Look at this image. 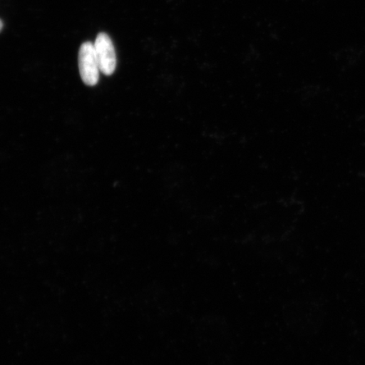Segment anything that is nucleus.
Here are the masks:
<instances>
[{
    "instance_id": "2",
    "label": "nucleus",
    "mask_w": 365,
    "mask_h": 365,
    "mask_svg": "<svg viewBox=\"0 0 365 365\" xmlns=\"http://www.w3.org/2000/svg\"><path fill=\"white\" fill-rule=\"evenodd\" d=\"M94 48L100 71L104 75L111 76L117 66L115 49L111 38L106 34H99L95 41Z\"/></svg>"
},
{
    "instance_id": "1",
    "label": "nucleus",
    "mask_w": 365,
    "mask_h": 365,
    "mask_svg": "<svg viewBox=\"0 0 365 365\" xmlns=\"http://www.w3.org/2000/svg\"><path fill=\"white\" fill-rule=\"evenodd\" d=\"M79 70L81 79L86 85L93 86L98 84L101 71L93 43L86 42L81 46Z\"/></svg>"
},
{
    "instance_id": "3",
    "label": "nucleus",
    "mask_w": 365,
    "mask_h": 365,
    "mask_svg": "<svg viewBox=\"0 0 365 365\" xmlns=\"http://www.w3.org/2000/svg\"><path fill=\"white\" fill-rule=\"evenodd\" d=\"M2 29H3V22L1 20H0V31H1Z\"/></svg>"
}]
</instances>
